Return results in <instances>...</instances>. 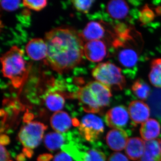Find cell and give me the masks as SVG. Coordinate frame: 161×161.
<instances>
[{
  "label": "cell",
  "instance_id": "6da1fadb",
  "mask_svg": "<svg viewBox=\"0 0 161 161\" xmlns=\"http://www.w3.org/2000/svg\"><path fill=\"white\" fill-rule=\"evenodd\" d=\"M44 40L47 46L46 60L59 74L69 71L81 62L84 41L80 33L69 27H58L47 32Z\"/></svg>",
  "mask_w": 161,
  "mask_h": 161
},
{
  "label": "cell",
  "instance_id": "7a4b0ae2",
  "mask_svg": "<svg viewBox=\"0 0 161 161\" xmlns=\"http://www.w3.org/2000/svg\"><path fill=\"white\" fill-rule=\"evenodd\" d=\"M24 52L18 47H12L1 58L2 72L16 88H21L28 78L31 65L23 58Z\"/></svg>",
  "mask_w": 161,
  "mask_h": 161
},
{
  "label": "cell",
  "instance_id": "3957f363",
  "mask_svg": "<svg viewBox=\"0 0 161 161\" xmlns=\"http://www.w3.org/2000/svg\"><path fill=\"white\" fill-rule=\"evenodd\" d=\"M74 96L79 100L85 112L97 113L109 105L112 94L110 88L95 80L79 87Z\"/></svg>",
  "mask_w": 161,
  "mask_h": 161
},
{
  "label": "cell",
  "instance_id": "277c9868",
  "mask_svg": "<svg viewBox=\"0 0 161 161\" xmlns=\"http://www.w3.org/2000/svg\"><path fill=\"white\" fill-rule=\"evenodd\" d=\"M92 75L97 81L115 90L123 89L126 84L121 69L109 61L98 64L92 70Z\"/></svg>",
  "mask_w": 161,
  "mask_h": 161
},
{
  "label": "cell",
  "instance_id": "5b68a950",
  "mask_svg": "<svg viewBox=\"0 0 161 161\" xmlns=\"http://www.w3.org/2000/svg\"><path fill=\"white\" fill-rule=\"evenodd\" d=\"M47 129V126L39 122H30L20 130L19 140L25 148L34 149L40 145Z\"/></svg>",
  "mask_w": 161,
  "mask_h": 161
},
{
  "label": "cell",
  "instance_id": "8992f818",
  "mask_svg": "<svg viewBox=\"0 0 161 161\" xmlns=\"http://www.w3.org/2000/svg\"><path fill=\"white\" fill-rule=\"evenodd\" d=\"M103 121L98 116L93 114L85 115L79 125L80 135L86 140L93 142L97 140L104 130Z\"/></svg>",
  "mask_w": 161,
  "mask_h": 161
},
{
  "label": "cell",
  "instance_id": "52a82bcc",
  "mask_svg": "<svg viewBox=\"0 0 161 161\" xmlns=\"http://www.w3.org/2000/svg\"><path fill=\"white\" fill-rule=\"evenodd\" d=\"M129 115L128 110L124 106L114 107L107 112L106 123L112 129H121L128 123Z\"/></svg>",
  "mask_w": 161,
  "mask_h": 161
},
{
  "label": "cell",
  "instance_id": "ba28073f",
  "mask_svg": "<svg viewBox=\"0 0 161 161\" xmlns=\"http://www.w3.org/2000/svg\"><path fill=\"white\" fill-rule=\"evenodd\" d=\"M84 55L90 61L100 62L106 57L107 47L101 40L89 41L84 44Z\"/></svg>",
  "mask_w": 161,
  "mask_h": 161
},
{
  "label": "cell",
  "instance_id": "9c48e42d",
  "mask_svg": "<svg viewBox=\"0 0 161 161\" xmlns=\"http://www.w3.org/2000/svg\"><path fill=\"white\" fill-rule=\"evenodd\" d=\"M131 120L135 124H142L149 119L150 115V107L141 100L132 101L128 108Z\"/></svg>",
  "mask_w": 161,
  "mask_h": 161
},
{
  "label": "cell",
  "instance_id": "30bf717a",
  "mask_svg": "<svg viewBox=\"0 0 161 161\" xmlns=\"http://www.w3.org/2000/svg\"><path fill=\"white\" fill-rule=\"evenodd\" d=\"M129 140L126 132L122 129H114L108 132L106 142L110 149L114 151H121L125 148Z\"/></svg>",
  "mask_w": 161,
  "mask_h": 161
},
{
  "label": "cell",
  "instance_id": "8fae6325",
  "mask_svg": "<svg viewBox=\"0 0 161 161\" xmlns=\"http://www.w3.org/2000/svg\"><path fill=\"white\" fill-rule=\"evenodd\" d=\"M26 51L29 58L34 60H40L46 58L47 46L45 40L35 38L29 41L26 46Z\"/></svg>",
  "mask_w": 161,
  "mask_h": 161
},
{
  "label": "cell",
  "instance_id": "7c38bea8",
  "mask_svg": "<svg viewBox=\"0 0 161 161\" xmlns=\"http://www.w3.org/2000/svg\"><path fill=\"white\" fill-rule=\"evenodd\" d=\"M105 33V30L100 23L92 21L87 24L80 33V35L83 41L87 42L93 40H100L103 37Z\"/></svg>",
  "mask_w": 161,
  "mask_h": 161
},
{
  "label": "cell",
  "instance_id": "4fadbf2b",
  "mask_svg": "<svg viewBox=\"0 0 161 161\" xmlns=\"http://www.w3.org/2000/svg\"><path fill=\"white\" fill-rule=\"evenodd\" d=\"M130 11L128 3L123 0H113L107 4V11L112 19L120 20L125 19Z\"/></svg>",
  "mask_w": 161,
  "mask_h": 161
},
{
  "label": "cell",
  "instance_id": "5bb4252c",
  "mask_svg": "<svg viewBox=\"0 0 161 161\" xmlns=\"http://www.w3.org/2000/svg\"><path fill=\"white\" fill-rule=\"evenodd\" d=\"M145 149V141L139 137H132L129 139L125 152L132 160H139L143 154Z\"/></svg>",
  "mask_w": 161,
  "mask_h": 161
},
{
  "label": "cell",
  "instance_id": "9a60e30c",
  "mask_svg": "<svg viewBox=\"0 0 161 161\" xmlns=\"http://www.w3.org/2000/svg\"><path fill=\"white\" fill-rule=\"evenodd\" d=\"M138 58L137 52L130 47H123L117 54L119 62L125 68H135L138 63Z\"/></svg>",
  "mask_w": 161,
  "mask_h": 161
},
{
  "label": "cell",
  "instance_id": "2e32d148",
  "mask_svg": "<svg viewBox=\"0 0 161 161\" xmlns=\"http://www.w3.org/2000/svg\"><path fill=\"white\" fill-rule=\"evenodd\" d=\"M71 119L66 112L59 111L55 112L51 117L52 128L59 133L67 132L72 125Z\"/></svg>",
  "mask_w": 161,
  "mask_h": 161
},
{
  "label": "cell",
  "instance_id": "e0dca14e",
  "mask_svg": "<svg viewBox=\"0 0 161 161\" xmlns=\"http://www.w3.org/2000/svg\"><path fill=\"white\" fill-rule=\"evenodd\" d=\"M160 132V125L154 119H149L142 124L140 130L142 138L146 142L155 140Z\"/></svg>",
  "mask_w": 161,
  "mask_h": 161
},
{
  "label": "cell",
  "instance_id": "ac0fdd59",
  "mask_svg": "<svg viewBox=\"0 0 161 161\" xmlns=\"http://www.w3.org/2000/svg\"><path fill=\"white\" fill-rule=\"evenodd\" d=\"M145 142V151L138 161H161V151L158 140Z\"/></svg>",
  "mask_w": 161,
  "mask_h": 161
},
{
  "label": "cell",
  "instance_id": "d6986e66",
  "mask_svg": "<svg viewBox=\"0 0 161 161\" xmlns=\"http://www.w3.org/2000/svg\"><path fill=\"white\" fill-rule=\"evenodd\" d=\"M44 101L47 108L51 111L59 112L64 106L65 100L63 96L58 92H50L44 97Z\"/></svg>",
  "mask_w": 161,
  "mask_h": 161
},
{
  "label": "cell",
  "instance_id": "ffe728a7",
  "mask_svg": "<svg viewBox=\"0 0 161 161\" xmlns=\"http://www.w3.org/2000/svg\"><path fill=\"white\" fill-rule=\"evenodd\" d=\"M64 135L59 132H49L45 135L44 143L50 151H55L63 147L65 142Z\"/></svg>",
  "mask_w": 161,
  "mask_h": 161
},
{
  "label": "cell",
  "instance_id": "44dd1931",
  "mask_svg": "<svg viewBox=\"0 0 161 161\" xmlns=\"http://www.w3.org/2000/svg\"><path fill=\"white\" fill-rule=\"evenodd\" d=\"M150 83L156 88H161V58H155L151 61L149 74Z\"/></svg>",
  "mask_w": 161,
  "mask_h": 161
},
{
  "label": "cell",
  "instance_id": "7402d4cb",
  "mask_svg": "<svg viewBox=\"0 0 161 161\" xmlns=\"http://www.w3.org/2000/svg\"><path fill=\"white\" fill-rule=\"evenodd\" d=\"M131 88L135 96L141 100H147L151 94V89L149 85L142 79L136 80Z\"/></svg>",
  "mask_w": 161,
  "mask_h": 161
},
{
  "label": "cell",
  "instance_id": "603a6c76",
  "mask_svg": "<svg viewBox=\"0 0 161 161\" xmlns=\"http://www.w3.org/2000/svg\"><path fill=\"white\" fill-rule=\"evenodd\" d=\"M149 103L153 115L161 117V88H157L150 94Z\"/></svg>",
  "mask_w": 161,
  "mask_h": 161
},
{
  "label": "cell",
  "instance_id": "cb8c5ba5",
  "mask_svg": "<svg viewBox=\"0 0 161 161\" xmlns=\"http://www.w3.org/2000/svg\"><path fill=\"white\" fill-rule=\"evenodd\" d=\"M81 161H106V158L103 153L92 149L86 152H82Z\"/></svg>",
  "mask_w": 161,
  "mask_h": 161
},
{
  "label": "cell",
  "instance_id": "d4e9b609",
  "mask_svg": "<svg viewBox=\"0 0 161 161\" xmlns=\"http://www.w3.org/2000/svg\"><path fill=\"white\" fill-rule=\"evenodd\" d=\"M156 16L154 11L150 9L148 5H146L139 13L140 22L143 25H147L153 22Z\"/></svg>",
  "mask_w": 161,
  "mask_h": 161
},
{
  "label": "cell",
  "instance_id": "484cf974",
  "mask_svg": "<svg viewBox=\"0 0 161 161\" xmlns=\"http://www.w3.org/2000/svg\"><path fill=\"white\" fill-rule=\"evenodd\" d=\"M76 10L84 14H87L95 1L93 0H74L71 1Z\"/></svg>",
  "mask_w": 161,
  "mask_h": 161
},
{
  "label": "cell",
  "instance_id": "4316f807",
  "mask_svg": "<svg viewBox=\"0 0 161 161\" xmlns=\"http://www.w3.org/2000/svg\"><path fill=\"white\" fill-rule=\"evenodd\" d=\"M47 3L46 0H25L23 1V6L28 9L39 11L46 7Z\"/></svg>",
  "mask_w": 161,
  "mask_h": 161
},
{
  "label": "cell",
  "instance_id": "83f0119b",
  "mask_svg": "<svg viewBox=\"0 0 161 161\" xmlns=\"http://www.w3.org/2000/svg\"><path fill=\"white\" fill-rule=\"evenodd\" d=\"M20 3V1H1V5L4 10L7 11H13L19 8Z\"/></svg>",
  "mask_w": 161,
  "mask_h": 161
},
{
  "label": "cell",
  "instance_id": "f1b7e54d",
  "mask_svg": "<svg viewBox=\"0 0 161 161\" xmlns=\"http://www.w3.org/2000/svg\"><path fill=\"white\" fill-rule=\"evenodd\" d=\"M53 161H73L72 157L67 153L62 151L58 153Z\"/></svg>",
  "mask_w": 161,
  "mask_h": 161
},
{
  "label": "cell",
  "instance_id": "f546056e",
  "mask_svg": "<svg viewBox=\"0 0 161 161\" xmlns=\"http://www.w3.org/2000/svg\"><path fill=\"white\" fill-rule=\"evenodd\" d=\"M108 161H130L125 155L120 153L115 152L110 156Z\"/></svg>",
  "mask_w": 161,
  "mask_h": 161
},
{
  "label": "cell",
  "instance_id": "4dcf8cb0",
  "mask_svg": "<svg viewBox=\"0 0 161 161\" xmlns=\"http://www.w3.org/2000/svg\"><path fill=\"white\" fill-rule=\"evenodd\" d=\"M10 156L3 145H1V161H9Z\"/></svg>",
  "mask_w": 161,
  "mask_h": 161
},
{
  "label": "cell",
  "instance_id": "1f68e13d",
  "mask_svg": "<svg viewBox=\"0 0 161 161\" xmlns=\"http://www.w3.org/2000/svg\"><path fill=\"white\" fill-rule=\"evenodd\" d=\"M1 144L2 145H7L10 142V140L9 137L7 135L5 134H2L0 138Z\"/></svg>",
  "mask_w": 161,
  "mask_h": 161
},
{
  "label": "cell",
  "instance_id": "d6a6232c",
  "mask_svg": "<svg viewBox=\"0 0 161 161\" xmlns=\"http://www.w3.org/2000/svg\"><path fill=\"white\" fill-rule=\"evenodd\" d=\"M53 158L51 154H43L40 156L38 158V161H49Z\"/></svg>",
  "mask_w": 161,
  "mask_h": 161
},
{
  "label": "cell",
  "instance_id": "836d02e7",
  "mask_svg": "<svg viewBox=\"0 0 161 161\" xmlns=\"http://www.w3.org/2000/svg\"><path fill=\"white\" fill-rule=\"evenodd\" d=\"M23 151L25 155L26 156L28 157H31L32 155L33 152L32 151L31 149L25 148L23 149Z\"/></svg>",
  "mask_w": 161,
  "mask_h": 161
},
{
  "label": "cell",
  "instance_id": "e575fe53",
  "mask_svg": "<svg viewBox=\"0 0 161 161\" xmlns=\"http://www.w3.org/2000/svg\"><path fill=\"white\" fill-rule=\"evenodd\" d=\"M155 13L156 16L161 15V4L155 8Z\"/></svg>",
  "mask_w": 161,
  "mask_h": 161
},
{
  "label": "cell",
  "instance_id": "d590c367",
  "mask_svg": "<svg viewBox=\"0 0 161 161\" xmlns=\"http://www.w3.org/2000/svg\"><path fill=\"white\" fill-rule=\"evenodd\" d=\"M25 159V157L23 154H21V155H19L17 158V160L18 161H23Z\"/></svg>",
  "mask_w": 161,
  "mask_h": 161
},
{
  "label": "cell",
  "instance_id": "8d00e7d4",
  "mask_svg": "<svg viewBox=\"0 0 161 161\" xmlns=\"http://www.w3.org/2000/svg\"><path fill=\"white\" fill-rule=\"evenodd\" d=\"M160 148L161 151V138L158 140Z\"/></svg>",
  "mask_w": 161,
  "mask_h": 161
}]
</instances>
